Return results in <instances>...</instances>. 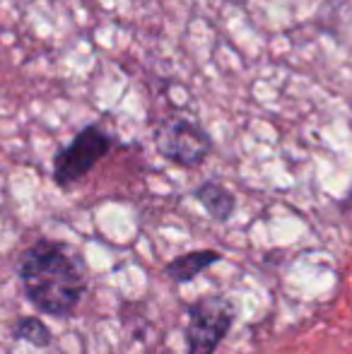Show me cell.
<instances>
[{
	"label": "cell",
	"mask_w": 352,
	"mask_h": 354,
	"mask_svg": "<svg viewBox=\"0 0 352 354\" xmlns=\"http://www.w3.org/2000/svg\"><path fill=\"white\" fill-rule=\"evenodd\" d=\"M155 147L167 162L183 169H196L210 157L212 138L191 118H169L155 131Z\"/></svg>",
	"instance_id": "277c9868"
},
{
	"label": "cell",
	"mask_w": 352,
	"mask_h": 354,
	"mask_svg": "<svg viewBox=\"0 0 352 354\" xmlns=\"http://www.w3.org/2000/svg\"><path fill=\"white\" fill-rule=\"evenodd\" d=\"M12 335H15V340H22L32 347H48L53 342V335H51V330H48V326L37 316L19 318L12 328Z\"/></svg>",
	"instance_id": "52a82bcc"
},
{
	"label": "cell",
	"mask_w": 352,
	"mask_h": 354,
	"mask_svg": "<svg viewBox=\"0 0 352 354\" xmlns=\"http://www.w3.org/2000/svg\"><path fill=\"white\" fill-rule=\"evenodd\" d=\"M222 261L220 251L215 248H201V251H188L183 256H176L174 261H169L165 266V275L176 284L193 282L198 275H203L205 270H210L212 266Z\"/></svg>",
	"instance_id": "5b68a950"
},
{
	"label": "cell",
	"mask_w": 352,
	"mask_h": 354,
	"mask_svg": "<svg viewBox=\"0 0 352 354\" xmlns=\"http://www.w3.org/2000/svg\"><path fill=\"white\" fill-rule=\"evenodd\" d=\"M234 304L222 294H205L196 299L188 308V323L183 333L188 354H215L234 326Z\"/></svg>",
	"instance_id": "7a4b0ae2"
},
{
	"label": "cell",
	"mask_w": 352,
	"mask_h": 354,
	"mask_svg": "<svg viewBox=\"0 0 352 354\" xmlns=\"http://www.w3.org/2000/svg\"><path fill=\"white\" fill-rule=\"evenodd\" d=\"M113 138L99 126H85L66 147L53 157V181L61 188H71L111 152Z\"/></svg>",
	"instance_id": "3957f363"
},
{
	"label": "cell",
	"mask_w": 352,
	"mask_h": 354,
	"mask_svg": "<svg viewBox=\"0 0 352 354\" xmlns=\"http://www.w3.org/2000/svg\"><path fill=\"white\" fill-rule=\"evenodd\" d=\"M193 196L215 222H230L232 214L237 212V196L220 181H212V178L203 181Z\"/></svg>",
	"instance_id": "8992f818"
},
{
	"label": "cell",
	"mask_w": 352,
	"mask_h": 354,
	"mask_svg": "<svg viewBox=\"0 0 352 354\" xmlns=\"http://www.w3.org/2000/svg\"><path fill=\"white\" fill-rule=\"evenodd\" d=\"M17 275L27 301L53 318L73 316L87 292L80 256L63 241L39 239L32 243L19 258Z\"/></svg>",
	"instance_id": "6da1fadb"
}]
</instances>
